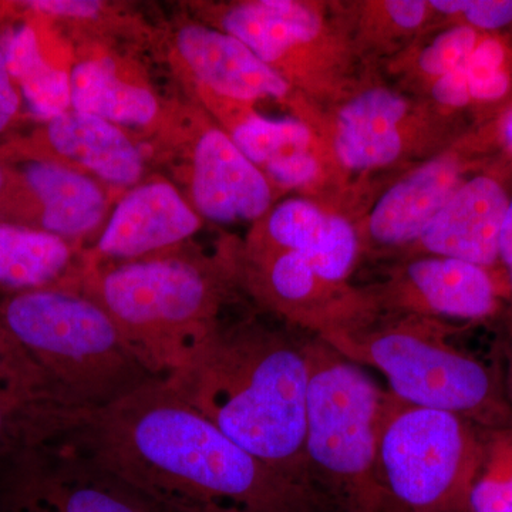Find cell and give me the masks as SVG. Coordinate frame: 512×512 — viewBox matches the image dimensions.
<instances>
[{"instance_id":"cell-10","label":"cell","mask_w":512,"mask_h":512,"mask_svg":"<svg viewBox=\"0 0 512 512\" xmlns=\"http://www.w3.org/2000/svg\"><path fill=\"white\" fill-rule=\"evenodd\" d=\"M8 512H171L89 458L57 443L13 464Z\"/></svg>"},{"instance_id":"cell-19","label":"cell","mask_w":512,"mask_h":512,"mask_svg":"<svg viewBox=\"0 0 512 512\" xmlns=\"http://www.w3.org/2000/svg\"><path fill=\"white\" fill-rule=\"evenodd\" d=\"M18 167L35 210V228L72 242L101 231L109 218L110 198L101 181L70 165L23 160Z\"/></svg>"},{"instance_id":"cell-17","label":"cell","mask_w":512,"mask_h":512,"mask_svg":"<svg viewBox=\"0 0 512 512\" xmlns=\"http://www.w3.org/2000/svg\"><path fill=\"white\" fill-rule=\"evenodd\" d=\"M413 117L407 97L387 87H367L336 111L329 143L333 160L350 173L399 163L409 151Z\"/></svg>"},{"instance_id":"cell-8","label":"cell","mask_w":512,"mask_h":512,"mask_svg":"<svg viewBox=\"0 0 512 512\" xmlns=\"http://www.w3.org/2000/svg\"><path fill=\"white\" fill-rule=\"evenodd\" d=\"M225 259L235 285L289 325L313 336L326 339L356 332L379 315L370 293L325 281L296 252L245 248Z\"/></svg>"},{"instance_id":"cell-12","label":"cell","mask_w":512,"mask_h":512,"mask_svg":"<svg viewBox=\"0 0 512 512\" xmlns=\"http://www.w3.org/2000/svg\"><path fill=\"white\" fill-rule=\"evenodd\" d=\"M202 227L190 201L167 180H150L124 192L84 254L92 262H130L184 247Z\"/></svg>"},{"instance_id":"cell-29","label":"cell","mask_w":512,"mask_h":512,"mask_svg":"<svg viewBox=\"0 0 512 512\" xmlns=\"http://www.w3.org/2000/svg\"><path fill=\"white\" fill-rule=\"evenodd\" d=\"M477 45V32L471 26L448 29L421 50L417 69L434 83L466 62Z\"/></svg>"},{"instance_id":"cell-15","label":"cell","mask_w":512,"mask_h":512,"mask_svg":"<svg viewBox=\"0 0 512 512\" xmlns=\"http://www.w3.org/2000/svg\"><path fill=\"white\" fill-rule=\"evenodd\" d=\"M178 59L202 92L237 103L274 99L291 104L296 90L262 62L237 37L201 22H187L174 32Z\"/></svg>"},{"instance_id":"cell-21","label":"cell","mask_w":512,"mask_h":512,"mask_svg":"<svg viewBox=\"0 0 512 512\" xmlns=\"http://www.w3.org/2000/svg\"><path fill=\"white\" fill-rule=\"evenodd\" d=\"M456 158L441 156L393 184L367 218L370 241L383 248L416 245L463 185Z\"/></svg>"},{"instance_id":"cell-2","label":"cell","mask_w":512,"mask_h":512,"mask_svg":"<svg viewBox=\"0 0 512 512\" xmlns=\"http://www.w3.org/2000/svg\"><path fill=\"white\" fill-rule=\"evenodd\" d=\"M311 339L222 319L190 365L164 380L251 456L319 490L305 457Z\"/></svg>"},{"instance_id":"cell-1","label":"cell","mask_w":512,"mask_h":512,"mask_svg":"<svg viewBox=\"0 0 512 512\" xmlns=\"http://www.w3.org/2000/svg\"><path fill=\"white\" fill-rule=\"evenodd\" d=\"M171 512H338L325 494L251 456L164 379L62 413L56 439Z\"/></svg>"},{"instance_id":"cell-24","label":"cell","mask_w":512,"mask_h":512,"mask_svg":"<svg viewBox=\"0 0 512 512\" xmlns=\"http://www.w3.org/2000/svg\"><path fill=\"white\" fill-rule=\"evenodd\" d=\"M0 46L8 60L10 74L33 116L46 123L72 110L70 72L49 59L33 23H23L10 30Z\"/></svg>"},{"instance_id":"cell-28","label":"cell","mask_w":512,"mask_h":512,"mask_svg":"<svg viewBox=\"0 0 512 512\" xmlns=\"http://www.w3.org/2000/svg\"><path fill=\"white\" fill-rule=\"evenodd\" d=\"M504 47L498 40L485 39L463 63L471 100L501 99L510 89V77L503 69Z\"/></svg>"},{"instance_id":"cell-3","label":"cell","mask_w":512,"mask_h":512,"mask_svg":"<svg viewBox=\"0 0 512 512\" xmlns=\"http://www.w3.org/2000/svg\"><path fill=\"white\" fill-rule=\"evenodd\" d=\"M234 285L227 259L184 247L130 262L99 264L83 255L77 278L156 379L190 365L220 325Z\"/></svg>"},{"instance_id":"cell-16","label":"cell","mask_w":512,"mask_h":512,"mask_svg":"<svg viewBox=\"0 0 512 512\" xmlns=\"http://www.w3.org/2000/svg\"><path fill=\"white\" fill-rule=\"evenodd\" d=\"M376 305L406 311V315L434 319H481L495 308V289L483 266L419 255L393 275Z\"/></svg>"},{"instance_id":"cell-7","label":"cell","mask_w":512,"mask_h":512,"mask_svg":"<svg viewBox=\"0 0 512 512\" xmlns=\"http://www.w3.org/2000/svg\"><path fill=\"white\" fill-rule=\"evenodd\" d=\"M481 447L471 421L392 394L379 439L383 483L402 512H468Z\"/></svg>"},{"instance_id":"cell-13","label":"cell","mask_w":512,"mask_h":512,"mask_svg":"<svg viewBox=\"0 0 512 512\" xmlns=\"http://www.w3.org/2000/svg\"><path fill=\"white\" fill-rule=\"evenodd\" d=\"M204 94L214 97L211 107L235 146L272 184L308 191L323 183L332 151L308 120L268 119L249 104Z\"/></svg>"},{"instance_id":"cell-35","label":"cell","mask_w":512,"mask_h":512,"mask_svg":"<svg viewBox=\"0 0 512 512\" xmlns=\"http://www.w3.org/2000/svg\"><path fill=\"white\" fill-rule=\"evenodd\" d=\"M431 86H433L431 87V97L440 106L458 109V107L467 106L471 101L463 64L446 76L440 77Z\"/></svg>"},{"instance_id":"cell-23","label":"cell","mask_w":512,"mask_h":512,"mask_svg":"<svg viewBox=\"0 0 512 512\" xmlns=\"http://www.w3.org/2000/svg\"><path fill=\"white\" fill-rule=\"evenodd\" d=\"M83 255L42 229L0 222V285L29 292L76 284Z\"/></svg>"},{"instance_id":"cell-32","label":"cell","mask_w":512,"mask_h":512,"mask_svg":"<svg viewBox=\"0 0 512 512\" xmlns=\"http://www.w3.org/2000/svg\"><path fill=\"white\" fill-rule=\"evenodd\" d=\"M19 9L35 13L39 18L90 23L106 16V3L97 0H29L16 3Z\"/></svg>"},{"instance_id":"cell-11","label":"cell","mask_w":512,"mask_h":512,"mask_svg":"<svg viewBox=\"0 0 512 512\" xmlns=\"http://www.w3.org/2000/svg\"><path fill=\"white\" fill-rule=\"evenodd\" d=\"M0 158L57 161L117 188L136 187L146 170L143 153L123 128L74 110L0 147Z\"/></svg>"},{"instance_id":"cell-18","label":"cell","mask_w":512,"mask_h":512,"mask_svg":"<svg viewBox=\"0 0 512 512\" xmlns=\"http://www.w3.org/2000/svg\"><path fill=\"white\" fill-rule=\"evenodd\" d=\"M359 247V235L346 218L302 198L272 208L247 245L249 249L296 252L332 284H348Z\"/></svg>"},{"instance_id":"cell-22","label":"cell","mask_w":512,"mask_h":512,"mask_svg":"<svg viewBox=\"0 0 512 512\" xmlns=\"http://www.w3.org/2000/svg\"><path fill=\"white\" fill-rule=\"evenodd\" d=\"M72 110L123 127H148L160 116L156 93L124 74L109 56L87 57L70 70Z\"/></svg>"},{"instance_id":"cell-20","label":"cell","mask_w":512,"mask_h":512,"mask_svg":"<svg viewBox=\"0 0 512 512\" xmlns=\"http://www.w3.org/2000/svg\"><path fill=\"white\" fill-rule=\"evenodd\" d=\"M508 204L503 187L493 178L467 181L417 242V251L483 268L493 265Z\"/></svg>"},{"instance_id":"cell-34","label":"cell","mask_w":512,"mask_h":512,"mask_svg":"<svg viewBox=\"0 0 512 512\" xmlns=\"http://www.w3.org/2000/svg\"><path fill=\"white\" fill-rule=\"evenodd\" d=\"M383 15L392 22L394 28L412 32L424 25L429 18V2H420V0H393V2H383Z\"/></svg>"},{"instance_id":"cell-25","label":"cell","mask_w":512,"mask_h":512,"mask_svg":"<svg viewBox=\"0 0 512 512\" xmlns=\"http://www.w3.org/2000/svg\"><path fill=\"white\" fill-rule=\"evenodd\" d=\"M62 409L30 403L0 387V458L13 466L55 439Z\"/></svg>"},{"instance_id":"cell-33","label":"cell","mask_w":512,"mask_h":512,"mask_svg":"<svg viewBox=\"0 0 512 512\" xmlns=\"http://www.w3.org/2000/svg\"><path fill=\"white\" fill-rule=\"evenodd\" d=\"M23 97L10 74L8 60L0 46V138L16 126L22 114Z\"/></svg>"},{"instance_id":"cell-27","label":"cell","mask_w":512,"mask_h":512,"mask_svg":"<svg viewBox=\"0 0 512 512\" xmlns=\"http://www.w3.org/2000/svg\"><path fill=\"white\" fill-rule=\"evenodd\" d=\"M0 387L45 406L64 407L45 373L0 322Z\"/></svg>"},{"instance_id":"cell-30","label":"cell","mask_w":512,"mask_h":512,"mask_svg":"<svg viewBox=\"0 0 512 512\" xmlns=\"http://www.w3.org/2000/svg\"><path fill=\"white\" fill-rule=\"evenodd\" d=\"M0 222L35 228L32 198L18 167L0 158Z\"/></svg>"},{"instance_id":"cell-6","label":"cell","mask_w":512,"mask_h":512,"mask_svg":"<svg viewBox=\"0 0 512 512\" xmlns=\"http://www.w3.org/2000/svg\"><path fill=\"white\" fill-rule=\"evenodd\" d=\"M323 340L356 365L379 370L390 393L410 406L456 414L480 429L512 424L510 406L490 370L451 346L434 319H376Z\"/></svg>"},{"instance_id":"cell-4","label":"cell","mask_w":512,"mask_h":512,"mask_svg":"<svg viewBox=\"0 0 512 512\" xmlns=\"http://www.w3.org/2000/svg\"><path fill=\"white\" fill-rule=\"evenodd\" d=\"M0 322L42 369L64 407L94 409L156 379L109 313L79 286L10 293Z\"/></svg>"},{"instance_id":"cell-31","label":"cell","mask_w":512,"mask_h":512,"mask_svg":"<svg viewBox=\"0 0 512 512\" xmlns=\"http://www.w3.org/2000/svg\"><path fill=\"white\" fill-rule=\"evenodd\" d=\"M443 15H463L471 28L498 29L512 22V0H433Z\"/></svg>"},{"instance_id":"cell-36","label":"cell","mask_w":512,"mask_h":512,"mask_svg":"<svg viewBox=\"0 0 512 512\" xmlns=\"http://www.w3.org/2000/svg\"><path fill=\"white\" fill-rule=\"evenodd\" d=\"M498 256L503 258L510 272L512 284V201L508 204L507 214H505L503 228H501L500 245H498Z\"/></svg>"},{"instance_id":"cell-26","label":"cell","mask_w":512,"mask_h":512,"mask_svg":"<svg viewBox=\"0 0 512 512\" xmlns=\"http://www.w3.org/2000/svg\"><path fill=\"white\" fill-rule=\"evenodd\" d=\"M480 463L468 494V512H512V424L481 429Z\"/></svg>"},{"instance_id":"cell-5","label":"cell","mask_w":512,"mask_h":512,"mask_svg":"<svg viewBox=\"0 0 512 512\" xmlns=\"http://www.w3.org/2000/svg\"><path fill=\"white\" fill-rule=\"evenodd\" d=\"M390 392L319 336L309 342L305 457L338 512H402L383 483L379 439Z\"/></svg>"},{"instance_id":"cell-38","label":"cell","mask_w":512,"mask_h":512,"mask_svg":"<svg viewBox=\"0 0 512 512\" xmlns=\"http://www.w3.org/2000/svg\"><path fill=\"white\" fill-rule=\"evenodd\" d=\"M507 396H508V406H510L512 412V353L510 356V366H508V376H507Z\"/></svg>"},{"instance_id":"cell-37","label":"cell","mask_w":512,"mask_h":512,"mask_svg":"<svg viewBox=\"0 0 512 512\" xmlns=\"http://www.w3.org/2000/svg\"><path fill=\"white\" fill-rule=\"evenodd\" d=\"M504 137L508 146L512 148V111L504 121Z\"/></svg>"},{"instance_id":"cell-14","label":"cell","mask_w":512,"mask_h":512,"mask_svg":"<svg viewBox=\"0 0 512 512\" xmlns=\"http://www.w3.org/2000/svg\"><path fill=\"white\" fill-rule=\"evenodd\" d=\"M274 188L235 146L227 131L207 126L191 148L190 204L218 224L259 221L271 211Z\"/></svg>"},{"instance_id":"cell-9","label":"cell","mask_w":512,"mask_h":512,"mask_svg":"<svg viewBox=\"0 0 512 512\" xmlns=\"http://www.w3.org/2000/svg\"><path fill=\"white\" fill-rule=\"evenodd\" d=\"M217 29L237 37L293 89L325 90L326 74L342 69V42L315 3L251 0L215 8Z\"/></svg>"}]
</instances>
